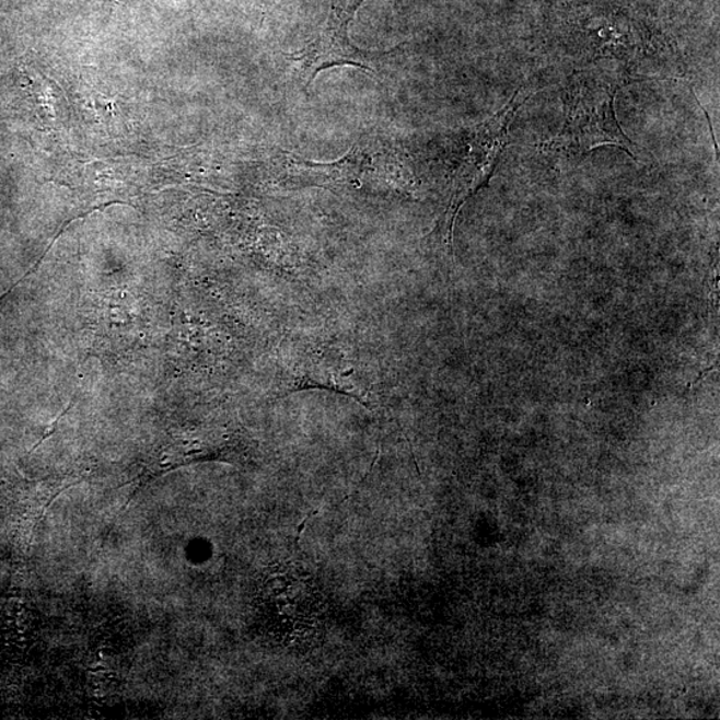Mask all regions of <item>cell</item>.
Returning a JSON list of instances; mask_svg holds the SVG:
<instances>
[{
    "label": "cell",
    "instance_id": "obj_1",
    "mask_svg": "<svg viewBox=\"0 0 720 720\" xmlns=\"http://www.w3.org/2000/svg\"><path fill=\"white\" fill-rule=\"evenodd\" d=\"M618 79L579 74L572 79L566 96L565 125L551 142L555 151L583 156L601 146H615L636 158L634 143L627 138L615 113Z\"/></svg>",
    "mask_w": 720,
    "mask_h": 720
},
{
    "label": "cell",
    "instance_id": "obj_3",
    "mask_svg": "<svg viewBox=\"0 0 720 720\" xmlns=\"http://www.w3.org/2000/svg\"><path fill=\"white\" fill-rule=\"evenodd\" d=\"M360 3L362 0H337L320 35L303 50L291 55L290 60L297 63L306 88L323 70L335 66H353L374 72L378 60L393 53L362 51L352 45L347 28Z\"/></svg>",
    "mask_w": 720,
    "mask_h": 720
},
{
    "label": "cell",
    "instance_id": "obj_2",
    "mask_svg": "<svg viewBox=\"0 0 720 720\" xmlns=\"http://www.w3.org/2000/svg\"><path fill=\"white\" fill-rule=\"evenodd\" d=\"M520 96L521 93L518 91L508 105L468 132L467 152L455 171L451 204L444 219L450 240L461 207L481 187L488 185L498 166L500 156L509 143L512 120L522 103Z\"/></svg>",
    "mask_w": 720,
    "mask_h": 720
}]
</instances>
